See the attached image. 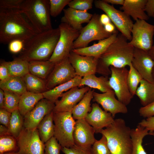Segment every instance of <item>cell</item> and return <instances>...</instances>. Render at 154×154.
I'll list each match as a JSON object with an SVG mask.
<instances>
[{
  "label": "cell",
  "mask_w": 154,
  "mask_h": 154,
  "mask_svg": "<svg viewBox=\"0 0 154 154\" xmlns=\"http://www.w3.org/2000/svg\"><path fill=\"white\" fill-rule=\"evenodd\" d=\"M38 33L19 10L0 8V43L19 39L25 43Z\"/></svg>",
  "instance_id": "cell-1"
},
{
  "label": "cell",
  "mask_w": 154,
  "mask_h": 154,
  "mask_svg": "<svg viewBox=\"0 0 154 154\" xmlns=\"http://www.w3.org/2000/svg\"><path fill=\"white\" fill-rule=\"evenodd\" d=\"M121 33L98 58L96 72L107 76L111 74L110 67H125L131 64L134 48Z\"/></svg>",
  "instance_id": "cell-2"
},
{
  "label": "cell",
  "mask_w": 154,
  "mask_h": 154,
  "mask_svg": "<svg viewBox=\"0 0 154 154\" xmlns=\"http://www.w3.org/2000/svg\"><path fill=\"white\" fill-rule=\"evenodd\" d=\"M60 36L58 27L37 33L25 44L19 58L28 61L49 60Z\"/></svg>",
  "instance_id": "cell-3"
},
{
  "label": "cell",
  "mask_w": 154,
  "mask_h": 154,
  "mask_svg": "<svg viewBox=\"0 0 154 154\" xmlns=\"http://www.w3.org/2000/svg\"><path fill=\"white\" fill-rule=\"evenodd\" d=\"M131 129L124 119L118 118L99 133L106 138L111 154H131Z\"/></svg>",
  "instance_id": "cell-4"
},
{
  "label": "cell",
  "mask_w": 154,
  "mask_h": 154,
  "mask_svg": "<svg viewBox=\"0 0 154 154\" xmlns=\"http://www.w3.org/2000/svg\"><path fill=\"white\" fill-rule=\"evenodd\" d=\"M19 10L38 33L53 29L49 0H24Z\"/></svg>",
  "instance_id": "cell-5"
},
{
  "label": "cell",
  "mask_w": 154,
  "mask_h": 154,
  "mask_svg": "<svg viewBox=\"0 0 154 154\" xmlns=\"http://www.w3.org/2000/svg\"><path fill=\"white\" fill-rule=\"evenodd\" d=\"M53 121L54 136L62 147L69 148L74 145L73 134L76 121L72 112H54Z\"/></svg>",
  "instance_id": "cell-6"
},
{
  "label": "cell",
  "mask_w": 154,
  "mask_h": 154,
  "mask_svg": "<svg viewBox=\"0 0 154 154\" xmlns=\"http://www.w3.org/2000/svg\"><path fill=\"white\" fill-rule=\"evenodd\" d=\"M58 27L60 31V37L49 60L55 64L68 57L73 49L74 42L80 32L64 23H61Z\"/></svg>",
  "instance_id": "cell-7"
},
{
  "label": "cell",
  "mask_w": 154,
  "mask_h": 154,
  "mask_svg": "<svg viewBox=\"0 0 154 154\" xmlns=\"http://www.w3.org/2000/svg\"><path fill=\"white\" fill-rule=\"evenodd\" d=\"M100 15L94 14L88 24L81 31L73 44V49L84 48L94 40H100L109 37L112 34L107 32L100 21Z\"/></svg>",
  "instance_id": "cell-8"
},
{
  "label": "cell",
  "mask_w": 154,
  "mask_h": 154,
  "mask_svg": "<svg viewBox=\"0 0 154 154\" xmlns=\"http://www.w3.org/2000/svg\"><path fill=\"white\" fill-rule=\"evenodd\" d=\"M95 7L103 11L110 18L111 21L121 33L128 40L131 39V31L133 23L131 17L123 11L116 9L113 5L104 0L94 1Z\"/></svg>",
  "instance_id": "cell-9"
},
{
  "label": "cell",
  "mask_w": 154,
  "mask_h": 154,
  "mask_svg": "<svg viewBox=\"0 0 154 154\" xmlns=\"http://www.w3.org/2000/svg\"><path fill=\"white\" fill-rule=\"evenodd\" d=\"M131 34L129 44L134 48L148 51L153 45L154 25L138 20L133 23Z\"/></svg>",
  "instance_id": "cell-10"
},
{
  "label": "cell",
  "mask_w": 154,
  "mask_h": 154,
  "mask_svg": "<svg viewBox=\"0 0 154 154\" xmlns=\"http://www.w3.org/2000/svg\"><path fill=\"white\" fill-rule=\"evenodd\" d=\"M110 68L111 73L109 80V85L117 99L127 106L133 97L127 83L128 70L125 67L117 68L111 66Z\"/></svg>",
  "instance_id": "cell-11"
},
{
  "label": "cell",
  "mask_w": 154,
  "mask_h": 154,
  "mask_svg": "<svg viewBox=\"0 0 154 154\" xmlns=\"http://www.w3.org/2000/svg\"><path fill=\"white\" fill-rule=\"evenodd\" d=\"M19 154H44V143L37 128L28 130L23 127L17 138Z\"/></svg>",
  "instance_id": "cell-12"
},
{
  "label": "cell",
  "mask_w": 154,
  "mask_h": 154,
  "mask_svg": "<svg viewBox=\"0 0 154 154\" xmlns=\"http://www.w3.org/2000/svg\"><path fill=\"white\" fill-rule=\"evenodd\" d=\"M77 75L68 57L55 64L46 80L47 90L68 82Z\"/></svg>",
  "instance_id": "cell-13"
},
{
  "label": "cell",
  "mask_w": 154,
  "mask_h": 154,
  "mask_svg": "<svg viewBox=\"0 0 154 154\" xmlns=\"http://www.w3.org/2000/svg\"><path fill=\"white\" fill-rule=\"evenodd\" d=\"M54 106L55 104L45 98L40 100L24 117L23 127L30 130L37 128L44 117L53 111Z\"/></svg>",
  "instance_id": "cell-14"
},
{
  "label": "cell",
  "mask_w": 154,
  "mask_h": 154,
  "mask_svg": "<svg viewBox=\"0 0 154 154\" xmlns=\"http://www.w3.org/2000/svg\"><path fill=\"white\" fill-rule=\"evenodd\" d=\"M88 86L72 88L64 93L55 103L54 112H71L74 107L90 89Z\"/></svg>",
  "instance_id": "cell-15"
},
{
  "label": "cell",
  "mask_w": 154,
  "mask_h": 154,
  "mask_svg": "<svg viewBox=\"0 0 154 154\" xmlns=\"http://www.w3.org/2000/svg\"><path fill=\"white\" fill-rule=\"evenodd\" d=\"M131 63L143 79L154 83L152 76L154 61L148 51L134 48Z\"/></svg>",
  "instance_id": "cell-16"
},
{
  "label": "cell",
  "mask_w": 154,
  "mask_h": 154,
  "mask_svg": "<svg viewBox=\"0 0 154 154\" xmlns=\"http://www.w3.org/2000/svg\"><path fill=\"white\" fill-rule=\"evenodd\" d=\"M95 133V129L85 119L76 120L73 134L75 144L83 148H91L96 140Z\"/></svg>",
  "instance_id": "cell-17"
},
{
  "label": "cell",
  "mask_w": 154,
  "mask_h": 154,
  "mask_svg": "<svg viewBox=\"0 0 154 154\" xmlns=\"http://www.w3.org/2000/svg\"><path fill=\"white\" fill-rule=\"evenodd\" d=\"M68 58L77 76L82 78L96 72L98 58L81 55L72 51Z\"/></svg>",
  "instance_id": "cell-18"
},
{
  "label": "cell",
  "mask_w": 154,
  "mask_h": 154,
  "mask_svg": "<svg viewBox=\"0 0 154 154\" xmlns=\"http://www.w3.org/2000/svg\"><path fill=\"white\" fill-rule=\"evenodd\" d=\"M112 90L102 93L94 92L93 101L100 104L104 110L110 113L114 117L118 113L125 114L128 112L126 106L117 99Z\"/></svg>",
  "instance_id": "cell-19"
},
{
  "label": "cell",
  "mask_w": 154,
  "mask_h": 154,
  "mask_svg": "<svg viewBox=\"0 0 154 154\" xmlns=\"http://www.w3.org/2000/svg\"><path fill=\"white\" fill-rule=\"evenodd\" d=\"M91 107V111L85 119L94 128L96 133H99L114 122V117L110 113L103 110L96 103H93Z\"/></svg>",
  "instance_id": "cell-20"
},
{
  "label": "cell",
  "mask_w": 154,
  "mask_h": 154,
  "mask_svg": "<svg viewBox=\"0 0 154 154\" xmlns=\"http://www.w3.org/2000/svg\"><path fill=\"white\" fill-rule=\"evenodd\" d=\"M64 15L61 23H66L76 30L80 31L83 28L82 24L88 23L93 14L87 11H82L68 7L63 10Z\"/></svg>",
  "instance_id": "cell-21"
},
{
  "label": "cell",
  "mask_w": 154,
  "mask_h": 154,
  "mask_svg": "<svg viewBox=\"0 0 154 154\" xmlns=\"http://www.w3.org/2000/svg\"><path fill=\"white\" fill-rule=\"evenodd\" d=\"M118 33L112 34L109 37L98 41L97 43L84 48L73 49L72 51L84 56L99 57L116 39Z\"/></svg>",
  "instance_id": "cell-22"
},
{
  "label": "cell",
  "mask_w": 154,
  "mask_h": 154,
  "mask_svg": "<svg viewBox=\"0 0 154 154\" xmlns=\"http://www.w3.org/2000/svg\"><path fill=\"white\" fill-rule=\"evenodd\" d=\"M147 0H125L120 10L135 21L138 20H148L149 17L145 11Z\"/></svg>",
  "instance_id": "cell-23"
},
{
  "label": "cell",
  "mask_w": 154,
  "mask_h": 154,
  "mask_svg": "<svg viewBox=\"0 0 154 154\" xmlns=\"http://www.w3.org/2000/svg\"><path fill=\"white\" fill-rule=\"evenodd\" d=\"M82 78L76 76L70 81L46 91L42 93L44 98L55 104L64 93L72 88L79 87Z\"/></svg>",
  "instance_id": "cell-24"
},
{
  "label": "cell",
  "mask_w": 154,
  "mask_h": 154,
  "mask_svg": "<svg viewBox=\"0 0 154 154\" xmlns=\"http://www.w3.org/2000/svg\"><path fill=\"white\" fill-rule=\"evenodd\" d=\"M44 98L42 93H35L27 91L20 97L18 110L23 117L32 110L38 102Z\"/></svg>",
  "instance_id": "cell-25"
},
{
  "label": "cell",
  "mask_w": 154,
  "mask_h": 154,
  "mask_svg": "<svg viewBox=\"0 0 154 154\" xmlns=\"http://www.w3.org/2000/svg\"><path fill=\"white\" fill-rule=\"evenodd\" d=\"M86 85L90 88L97 89L102 93L112 90L109 84L107 76L99 77L95 74H92L84 76L82 78L79 87Z\"/></svg>",
  "instance_id": "cell-26"
},
{
  "label": "cell",
  "mask_w": 154,
  "mask_h": 154,
  "mask_svg": "<svg viewBox=\"0 0 154 154\" xmlns=\"http://www.w3.org/2000/svg\"><path fill=\"white\" fill-rule=\"evenodd\" d=\"M94 92L90 88L73 108L71 112L75 120L85 119L88 114L92 110L91 102L93 98Z\"/></svg>",
  "instance_id": "cell-27"
},
{
  "label": "cell",
  "mask_w": 154,
  "mask_h": 154,
  "mask_svg": "<svg viewBox=\"0 0 154 154\" xmlns=\"http://www.w3.org/2000/svg\"><path fill=\"white\" fill-rule=\"evenodd\" d=\"M148 135L152 134L147 129L139 125L135 128L131 129V154H147L143 146L142 142L144 138Z\"/></svg>",
  "instance_id": "cell-28"
},
{
  "label": "cell",
  "mask_w": 154,
  "mask_h": 154,
  "mask_svg": "<svg viewBox=\"0 0 154 154\" xmlns=\"http://www.w3.org/2000/svg\"><path fill=\"white\" fill-rule=\"evenodd\" d=\"M135 95L139 98L143 106L154 102V83L143 79L136 90Z\"/></svg>",
  "instance_id": "cell-29"
},
{
  "label": "cell",
  "mask_w": 154,
  "mask_h": 154,
  "mask_svg": "<svg viewBox=\"0 0 154 154\" xmlns=\"http://www.w3.org/2000/svg\"><path fill=\"white\" fill-rule=\"evenodd\" d=\"M54 65L49 60L29 61V72L44 80L48 77Z\"/></svg>",
  "instance_id": "cell-30"
},
{
  "label": "cell",
  "mask_w": 154,
  "mask_h": 154,
  "mask_svg": "<svg viewBox=\"0 0 154 154\" xmlns=\"http://www.w3.org/2000/svg\"><path fill=\"white\" fill-rule=\"evenodd\" d=\"M53 111L46 115L37 127L40 138L44 143L52 137L54 134Z\"/></svg>",
  "instance_id": "cell-31"
},
{
  "label": "cell",
  "mask_w": 154,
  "mask_h": 154,
  "mask_svg": "<svg viewBox=\"0 0 154 154\" xmlns=\"http://www.w3.org/2000/svg\"><path fill=\"white\" fill-rule=\"evenodd\" d=\"M11 76L24 77L29 73V61L17 58L11 61H3Z\"/></svg>",
  "instance_id": "cell-32"
},
{
  "label": "cell",
  "mask_w": 154,
  "mask_h": 154,
  "mask_svg": "<svg viewBox=\"0 0 154 154\" xmlns=\"http://www.w3.org/2000/svg\"><path fill=\"white\" fill-rule=\"evenodd\" d=\"M0 88L20 96L27 91L23 78L18 77L11 76L5 81L0 82Z\"/></svg>",
  "instance_id": "cell-33"
},
{
  "label": "cell",
  "mask_w": 154,
  "mask_h": 154,
  "mask_svg": "<svg viewBox=\"0 0 154 154\" xmlns=\"http://www.w3.org/2000/svg\"><path fill=\"white\" fill-rule=\"evenodd\" d=\"M27 91L42 93L47 91L46 81L42 79L29 73L23 78Z\"/></svg>",
  "instance_id": "cell-34"
},
{
  "label": "cell",
  "mask_w": 154,
  "mask_h": 154,
  "mask_svg": "<svg viewBox=\"0 0 154 154\" xmlns=\"http://www.w3.org/2000/svg\"><path fill=\"white\" fill-rule=\"evenodd\" d=\"M24 117L18 109L11 113L8 129L10 134L17 139L23 128Z\"/></svg>",
  "instance_id": "cell-35"
},
{
  "label": "cell",
  "mask_w": 154,
  "mask_h": 154,
  "mask_svg": "<svg viewBox=\"0 0 154 154\" xmlns=\"http://www.w3.org/2000/svg\"><path fill=\"white\" fill-rule=\"evenodd\" d=\"M17 139L13 136L6 135L0 136V153L10 152H18Z\"/></svg>",
  "instance_id": "cell-36"
},
{
  "label": "cell",
  "mask_w": 154,
  "mask_h": 154,
  "mask_svg": "<svg viewBox=\"0 0 154 154\" xmlns=\"http://www.w3.org/2000/svg\"><path fill=\"white\" fill-rule=\"evenodd\" d=\"M127 76V83L129 91L133 96L135 95L138 86L143 79L138 72L133 67L131 63L129 66Z\"/></svg>",
  "instance_id": "cell-37"
},
{
  "label": "cell",
  "mask_w": 154,
  "mask_h": 154,
  "mask_svg": "<svg viewBox=\"0 0 154 154\" xmlns=\"http://www.w3.org/2000/svg\"><path fill=\"white\" fill-rule=\"evenodd\" d=\"M4 91V108L12 113L14 111L18 109L20 96L11 92Z\"/></svg>",
  "instance_id": "cell-38"
},
{
  "label": "cell",
  "mask_w": 154,
  "mask_h": 154,
  "mask_svg": "<svg viewBox=\"0 0 154 154\" xmlns=\"http://www.w3.org/2000/svg\"><path fill=\"white\" fill-rule=\"evenodd\" d=\"M71 0H49L50 15L55 17L63 10L64 7L68 5Z\"/></svg>",
  "instance_id": "cell-39"
},
{
  "label": "cell",
  "mask_w": 154,
  "mask_h": 154,
  "mask_svg": "<svg viewBox=\"0 0 154 154\" xmlns=\"http://www.w3.org/2000/svg\"><path fill=\"white\" fill-rule=\"evenodd\" d=\"M91 148L93 154H111L106 138L103 135L100 140H96Z\"/></svg>",
  "instance_id": "cell-40"
},
{
  "label": "cell",
  "mask_w": 154,
  "mask_h": 154,
  "mask_svg": "<svg viewBox=\"0 0 154 154\" xmlns=\"http://www.w3.org/2000/svg\"><path fill=\"white\" fill-rule=\"evenodd\" d=\"M44 154H60L62 147L54 136L44 143Z\"/></svg>",
  "instance_id": "cell-41"
},
{
  "label": "cell",
  "mask_w": 154,
  "mask_h": 154,
  "mask_svg": "<svg viewBox=\"0 0 154 154\" xmlns=\"http://www.w3.org/2000/svg\"><path fill=\"white\" fill-rule=\"evenodd\" d=\"M93 0H71L69 7L82 11H87L92 8Z\"/></svg>",
  "instance_id": "cell-42"
},
{
  "label": "cell",
  "mask_w": 154,
  "mask_h": 154,
  "mask_svg": "<svg viewBox=\"0 0 154 154\" xmlns=\"http://www.w3.org/2000/svg\"><path fill=\"white\" fill-rule=\"evenodd\" d=\"M61 150L64 154H93L92 148H83L75 145L69 148L62 147Z\"/></svg>",
  "instance_id": "cell-43"
},
{
  "label": "cell",
  "mask_w": 154,
  "mask_h": 154,
  "mask_svg": "<svg viewBox=\"0 0 154 154\" xmlns=\"http://www.w3.org/2000/svg\"><path fill=\"white\" fill-rule=\"evenodd\" d=\"M24 0H0V8L19 10Z\"/></svg>",
  "instance_id": "cell-44"
},
{
  "label": "cell",
  "mask_w": 154,
  "mask_h": 154,
  "mask_svg": "<svg viewBox=\"0 0 154 154\" xmlns=\"http://www.w3.org/2000/svg\"><path fill=\"white\" fill-rule=\"evenodd\" d=\"M25 44V42L23 40L19 39H14L8 44V49L10 52L13 53H17L22 51Z\"/></svg>",
  "instance_id": "cell-45"
},
{
  "label": "cell",
  "mask_w": 154,
  "mask_h": 154,
  "mask_svg": "<svg viewBox=\"0 0 154 154\" xmlns=\"http://www.w3.org/2000/svg\"><path fill=\"white\" fill-rule=\"evenodd\" d=\"M139 112L141 116L145 118L154 116V102L146 106L141 107Z\"/></svg>",
  "instance_id": "cell-46"
},
{
  "label": "cell",
  "mask_w": 154,
  "mask_h": 154,
  "mask_svg": "<svg viewBox=\"0 0 154 154\" xmlns=\"http://www.w3.org/2000/svg\"><path fill=\"white\" fill-rule=\"evenodd\" d=\"M138 124L147 129L152 135H154V116L142 120Z\"/></svg>",
  "instance_id": "cell-47"
},
{
  "label": "cell",
  "mask_w": 154,
  "mask_h": 154,
  "mask_svg": "<svg viewBox=\"0 0 154 154\" xmlns=\"http://www.w3.org/2000/svg\"><path fill=\"white\" fill-rule=\"evenodd\" d=\"M11 116V113L4 108H0V123L8 128Z\"/></svg>",
  "instance_id": "cell-48"
},
{
  "label": "cell",
  "mask_w": 154,
  "mask_h": 154,
  "mask_svg": "<svg viewBox=\"0 0 154 154\" xmlns=\"http://www.w3.org/2000/svg\"><path fill=\"white\" fill-rule=\"evenodd\" d=\"M11 77L8 69L3 61L0 65V82L5 81Z\"/></svg>",
  "instance_id": "cell-49"
},
{
  "label": "cell",
  "mask_w": 154,
  "mask_h": 154,
  "mask_svg": "<svg viewBox=\"0 0 154 154\" xmlns=\"http://www.w3.org/2000/svg\"><path fill=\"white\" fill-rule=\"evenodd\" d=\"M144 10L149 17L154 18V0H147Z\"/></svg>",
  "instance_id": "cell-50"
},
{
  "label": "cell",
  "mask_w": 154,
  "mask_h": 154,
  "mask_svg": "<svg viewBox=\"0 0 154 154\" xmlns=\"http://www.w3.org/2000/svg\"><path fill=\"white\" fill-rule=\"evenodd\" d=\"M105 31L108 33L112 34L118 33L116 30V27L111 22L104 26Z\"/></svg>",
  "instance_id": "cell-51"
},
{
  "label": "cell",
  "mask_w": 154,
  "mask_h": 154,
  "mask_svg": "<svg viewBox=\"0 0 154 154\" xmlns=\"http://www.w3.org/2000/svg\"><path fill=\"white\" fill-rule=\"evenodd\" d=\"M100 21L103 26L111 22L110 18L106 13L102 14L100 15Z\"/></svg>",
  "instance_id": "cell-52"
},
{
  "label": "cell",
  "mask_w": 154,
  "mask_h": 154,
  "mask_svg": "<svg viewBox=\"0 0 154 154\" xmlns=\"http://www.w3.org/2000/svg\"><path fill=\"white\" fill-rule=\"evenodd\" d=\"M8 135H11L9 133L8 128L3 125H0V136Z\"/></svg>",
  "instance_id": "cell-53"
},
{
  "label": "cell",
  "mask_w": 154,
  "mask_h": 154,
  "mask_svg": "<svg viewBox=\"0 0 154 154\" xmlns=\"http://www.w3.org/2000/svg\"><path fill=\"white\" fill-rule=\"evenodd\" d=\"M106 3L112 5H122L125 0H104Z\"/></svg>",
  "instance_id": "cell-54"
},
{
  "label": "cell",
  "mask_w": 154,
  "mask_h": 154,
  "mask_svg": "<svg viewBox=\"0 0 154 154\" xmlns=\"http://www.w3.org/2000/svg\"><path fill=\"white\" fill-rule=\"evenodd\" d=\"M4 90L0 89V108H4Z\"/></svg>",
  "instance_id": "cell-55"
},
{
  "label": "cell",
  "mask_w": 154,
  "mask_h": 154,
  "mask_svg": "<svg viewBox=\"0 0 154 154\" xmlns=\"http://www.w3.org/2000/svg\"><path fill=\"white\" fill-rule=\"evenodd\" d=\"M148 52L150 57L154 61V44Z\"/></svg>",
  "instance_id": "cell-56"
},
{
  "label": "cell",
  "mask_w": 154,
  "mask_h": 154,
  "mask_svg": "<svg viewBox=\"0 0 154 154\" xmlns=\"http://www.w3.org/2000/svg\"><path fill=\"white\" fill-rule=\"evenodd\" d=\"M0 154H19L17 152H10L4 153H0Z\"/></svg>",
  "instance_id": "cell-57"
},
{
  "label": "cell",
  "mask_w": 154,
  "mask_h": 154,
  "mask_svg": "<svg viewBox=\"0 0 154 154\" xmlns=\"http://www.w3.org/2000/svg\"><path fill=\"white\" fill-rule=\"evenodd\" d=\"M152 78L154 82V67L152 73Z\"/></svg>",
  "instance_id": "cell-58"
},
{
  "label": "cell",
  "mask_w": 154,
  "mask_h": 154,
  "mask_svg": "<svg viewBox=\"0 0 154 154\" xmlns=\"http://www.w3.org/2000/svg\"></svg>",
  "instance_id": "cell-59"
}]
</instances>
